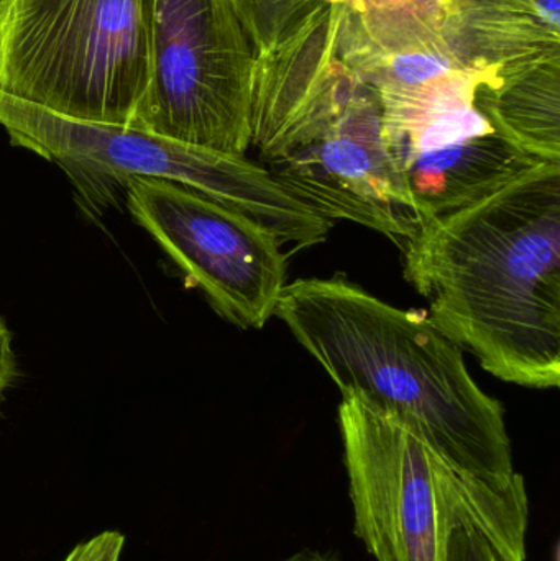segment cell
<instances>
[{"mask_svg":"<svg viewBox=\"0 0 560 561\" xmlns=\"http://www.w3.org/2000/svg\"><path fill=\"white\" fill-rule=\"evenodd\" d=\"M427 319L490 375L560 385V163H538L401 247Z\"/></svg>","mask_w":560,"mask_h":561,"instance_id":"cell-1","label":"cell"},{"mask_svg":"<svg viewBox=\"0 0 560 561\" xmlns=\"http://www.w3.org/2000/svg\"><path fill=\"white\" fill-rule=\"evenodd\" d=\"M275 316L342 398L403 422L470 473H515L502 402L477 385L462 348L426 312L398 309L335 275L286 284Z\"/></svg>","mask_w":560,"mask_h":561,"instance_id":"cell-2","label":"cell"},{"mask_svg":"<svg viewBox=\"0 0 560 561\" xmlns=\"http://www.w3.org/2000/svg\"><path fill=\"white\" fill-rule=\"evenodd\" d=\"M354 533L377 561H446L459 527L479 530L506 561L526 560L525 478L457 467L423 435L354 396L339 405Z\"/></svg>","mask_w":560,"mask_h":561,"instance_id":"cell-3","label":"cell"},{"mask_svg":"<svg viewBox=\"0 0 560 561\" xmlns=\"http://www.w3.org/2000/svg\"><path fill=\"white\" fill-rule=\"evenodd\" d=\"M0 127L13 147L61 167L91 209L134 178H157L252 217L293 252L324 243L334 227L247 157L191 147L128 125L72 121L3 92Z\"/></svg>","mask_w":560,"mask_h":561,"instance_id":"cell-4","label":"cell"},{"mask_svg":"<svg viewBox=\"0 0 560 561\" xmlns=\"http://www.w3.org/2000/svg\"><path fill=\"white\" fill-rule=\"evenodd\" d=\"M150 81L148 0H0V92L130 125Z\"/></svg>","mask_w":560,"mask_h":561,"instance_id":"cell-5","label":"cell"},{"mask_svg":"<svg viewBox=\"0 0 560 561\" xmlns=\"http://www.w3.org/2000/svg\"><path fill=\"white\" fill-rule=\"evenodd\" d=\"M150 81L128 127L245 157L253 59L229 0H148Z\"/></svg>","mask_w":560,"mask_h":561,"instance_id":"cell-6","label":"cell"},{"mask_svg":"<svg viewBox=\"0 0 560 561\" xmlns=\"http://www.w3.org/2000/svg\"><path fill=\"white\" fill-rule=\"evenodd\" d=\"M482 69L380 94L384 138L421 220L477 203L541 161L513 147L477 104Z\"/></svg>","mask_w":560,"mask_h":561,"instance_id":"cell-7","label":"cell"},{"mask_svg":"<svg viewBox=\"0 0 560 561\" xmlns=\"http://www.w3.org/2000/svg\"><path fill=\"white\" fill-rule=\"evenodd\" d=\"M124 190L135 222L222 319L256 330L275 316L286 256L266 227L173 181L134 178Z\"/></svg>","mask_w":560,"mask_h":561,"instance_id":"cell-8","label":"cell"},{"mask_svg":"<svg viewBox=\"0 0 560 561\" xmlns=\"http://www.w3.org/2000/svg\"><path fill=\"white\" fill-rule=\"evenodd\" d=\"M252 53V147L272 157L331 115L348 12L362 0H229Z\"/></svg>","mask_w":560,"mask_h":561,"instance_id":"cell-9","label":"cell"},{"mask_svg":"<svg viewBox=\"0 0 560 561\" xmlns=\"http://www.w3.org/2000/svg\"><path fill=\"white\" fill-rule=\"evenodd\" d=\"M262 163L289 196L329 222L358 224L400 249L423 227L385 145L380 92L365 82L319 134Z\"/></svg>","mask_w":560,"mask_h":561,"instance_id":"cell-10","label":"cell"},{"mask_svg":"<svg viewBox=\"0 0 560 561\" xmlns=\"http://www.w3.org/2000/svg\"><path fill=\"white\" fill-rule=\"evenodd\" d=\"M436 0L348 12L339 58L365 84L387 92L410 91L462 69L444 33Z\"/></svg>","mask_w":560,"mask_h":561,"instance_id":"cell-11","label":"cell"},{"mask_svg":"<svg viewBox=\"0 0 560 561\" xmlns=\"http://www.w3.org/2000/svg\"><path fill=\"white\" fill-rule=\"evenodd\" d=\"M477 104L513 147L541 163H560V59L487 76Z\"/></svg>","mask_w":560,"mask_h":561,"instance_id":"cell-12","label":"cell"},{"mask_svg":"<svg viewBox=\"0 0 560 561\" xmlns=\"http://www.w3.org/2000/svg\"><path fill=\"white\" fill-rule=\"evenodd\" d=\"M446 561H506L473 527H459L447 540Z\"/></svg>","mask_w":560,"mask_h":561,"instance_id":"cell-13","label":"cell"},{"mask_svg":"<svg viewBox=\"0 0 560 561\" xmlns=\"http://www.w3.org/2000/svg\"><path fill=\"white\" fill-rule=\"evenodd\" d=\"M124 543L125 537L121 533L107 530L76 546L65 561H118Z\"/></svg>","mask_w":560,"mask_h":561,"instance_id":"cell-14","label":"cell"},{"mask_svg":"<svg viewBox=\"0 0 560 561\" xmlns=\"http://www.w3.org/2000/svg\"><path fill=\"white\" fill-rule=\"evenodd\" d=\"M16 376H19V362L13 350V335L5 320L0 317V405L7 392L15 385Z\"/></svg>","mask_w":560,"mask_h":561,"instance_id":"cell-15","label":"cell"},{"mask_svg":"<svg viewBox=\"0 0 560 561\" xmlns=\"http://www.w3.org/2000/svg\"><path fill=\"white\" fill-rule=\"evenodd\" d=\"M285 561H339L334 556L329 553L318 552V550L305 549L301 552L295 553Z\"/></svg>","mask_w":560,"mask_h":561,"instance_id":"cell-16","label":"cell"},{"mask_svg":"<svg viewBox=\"0 0 560 561\" xmlns=\"http://www.w3.org/2000/svg\"><path fill=\"white\" fill-rule=\"evenodd\" d=\"M439 9L443 10L444 16L446 20L449 19L450 13L454 12V7H456V0H436Z\"/></svg>","mask_w":560,"mask_h":561,"instance_id":"cell-17","label":"cell"}]
</instances>
